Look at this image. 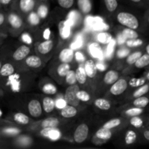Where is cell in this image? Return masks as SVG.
Instances as JSON below:
<instances>
[{"label":"cell","instance_id":"94428289","mask_svg":"<svg viewBox=\"0 0 149 149\" xmlns=\"http://www.w3.org/2000/svg\"><path fill=\"white\" fill-rule=\"evenodd\" d=\"M4 20H5V17H4V14L0 13V26H2L4 22Z\"/></svg>","mask_w":149,"mask_h":149},{"label":"cell","instance_id":"44dd1931","mask_svg":"<svg viewBox=\"0 0 149 149\" xmlns=\"http://www.w3.org/2000/svg\"><path fill=\"white\" fill-rule=\"evenodd\" d=\"M8 22L13 27L16 28V29L20 28L23 24L21 18L17 15L14 14V13H11L8 15Z\"/></svg>","mask_w":149,"mask_h":149},{"label":"cell","instance_id":"277c9868","mask_svg":"<svg viewBox=\"0 0 149 149\" xmlns=\"http://www.w3.org/2000/svg\"><path fill=\"white\" fill-rule=\"evenodd\" d=\"M89 133V128L85 124H81L79 125L76 129L74 135V141L77 143H81L87 139Z\"/></svg>","mask_w":149,"mask_h":149},{"label":"cell","instance_id":"9f6ffc18","mask_svg":"<svg viewBox=\"0 0 149 149\" xmlns=\"http://www.w3.org/2000/svg\"><path fill=\"white\" fill-rule=\"evenodd\" d=\"M96 67H97V69L100 70V71H105L106 69V66L105 64H103V63H98L96 64Z\"/></svg>","mask_w":149,"mask_h":149},{"label":"cell","instance_id":"836d02e7","mask_svg":"<svg viewBox=\"0 0 149 149\" xmlns=\"http://www.w3.org/2000/svg\"><path fill=\"white\" fill-rule=\"evenodd\" d=\"M109 12H114L118 7L117 0H103Z\"/></svg>","mask_w":149,"mask_h":149},{"label":"cell","instance_id":"ab89813d","mask_svg":"<svg viewBox=\"0 0 149 149\" xmlns=\"http://www.w3.org/2000/svg\"><path fill=\"white\" fill-rule=\"evenodd\" d=\"M141 55H142L141 52H135L134 53H132L131 55H128L127 58V63L130 65L134 64L136 62L137 60L141 56Z\"/></svg>","mask_w":149,"mask_h":149},{"label":"cell","instance_id":"4fadbf2b","mask_svg":"<svg viewBox=\"0 0 149 149\" xmlns=\"http://www.w3.org/2000/svg\"><path fill=\"white\" fill-rule=\"evenodd\" d=\"M35 4V0H18L19 7L23 13H29L31 11L34 7Z\"/></svg>","mask_w":149,"mask_h":149},{"label":"cell","instance_id":"e575fe53","mask_svg":"<svg viewBox=\"0 0 149 149\" xmlns=\"http://www.w3.org/2000/svg\"><path fill=\"white\" fill-rule=\"evenodd\" d=\"M137 135L134 131L130 130L127 132L126 135H125V143L127 145H130V144L133 143L135 141H136Z\"/></svg>","mask_w":149,"mask_h":149},{"label":"cell","instance_id":"2e32d148","mask_svg":"<svg viewBox=\"0 0 149 149\" xmlns=\"http://www.w3.org/2000/svg\"><path fill=\"white\" fill-rule=\"evenodd\" d=\"M119 73L113 70L109 71L104 77V82L106 84H112L117 79H119Z\"/></svg>","mask_w":149,"mask_h":149},{"label":"cell","instance_id":"7bdbcfd3","mask_svg":"<svg viewBox=\"0 0 149 149\" xmlns=\"http://www.w3.org/2000/svg\"><path fill=\"white\" fill-rule=\"evenodd\" d=\"M28 20H29L31 25H32V26H36V25H38L39 23L40 17H39V15L36 13L33 12V13H30V15H29Z\"/></svg>","mask_w":149,"mask_h":149},{"label":"cell","instance_id":"ee69618b","mask_svg":"<svg viewBox=\"0 0 149 149\" xmlns=\"http://www.w3.org/2000/svg\"><path fill=\"white\" fill-rule=\"evenodd\" d=\"M48 8L45 4H41L37 10V15L40 18H45L47 16Z\"/></svg>","mask_w":149,"mask_h":149},{"label":"cell","instance_id":"d6a6232c","mask_svg":"<svg viewBox=\"0 0 149 149\" xmlns=\"http://www.w3.org/2000/svg\"><path fill=\"white\" fill-rule=\"evenodd\" d=\"M70 68H71V67H70L69 64L66 63H62L57 69L58 75L61 76V77H65L68 71L70 70Z\"/></svg>","mask_w":149,"mask_h":149},{"label":"cell","instance_id":"e7e4bbea","mask_svg":"<svg viewBox=\"0 0 149 149\" xmlns=\"http://www.w3.org/2000/svg\"><path fill=\"white\" fill-rule=\"evenodd\" d=\"M146 53L149 54V45H148L146 46Z\"/></svg>","mask_w":149,"mask_h":149},{"label":"cell","instance_id":"ac0fdd59","mask_svg":"<svg viewBox=\"0 0 149 149\" xmlns=\"http://www.w3.org/2000/svg\"><path fill=\"white\" fill-rule=\"evenodd\" d=\"M15 68L11 63H4V65H1L0 68V76L1 77H10V75L14 73Z\"/></svg>","mask_w":149,"mask_h":149},{"label":"cell","instance_id":"d590c367","mask_svg":"<svg viewBox=\"0 0 149 149\" xmlns=\"http://www.w3.org/2000/svg\"><path fill=\"white\" fill-rule=\"evenodd\" d=\"M65 77V81H66L67 84H68L69 85H71V84H75L76 82H77L75 71H74L69 70Z\"/></svg>","mask_w":149,"mask_h":149},{"label":"cell","instance_id":"5bb4252c","mask_svg":"<svg viewBox=\"0 0 149 149\" xmlns=\"http://www.w3.org/2000/svg\"><path fill=\"white\" fill-rule=\"evenodd\" d=\"M77 110L75 108V106H71V105H68L63 108L61 109V116H63L64 118H71L74 117L77 115Z\"/></svg>","mask_w":149,"mask_h":149},{"label":"cell","instance_id":"9c48e42d","mask_svg":"<svg viewBox=\"0 0 149 149\" xmlns=\"http://www.w3.org/2000/svg\"><path fill=\"white\" fill-rule=\"evenodd\" d=\"M89 52L90 55L95 58H97L99 60H103L104 58L103 50L101 47L97 43H92L89 45Z\"/></svg>","mask_w":149,"mask_h":149},{"label":"cell","instance_id":"4316f807","mask_svg":"<svg viewBox=\"0 0 149 149\" xmlns=\"http://www.w3.org/2000/svg\"><path fill=\"white\" fill-rule=\"evenodd\" d=\"M95 105L101 110H109L111 108V103L109 100L104 98H97L95 100Z\"/></svg>","mask_w":149,"mask_h":149},{"label":"cell","instance_id":"52a82bcc","mask_svg":"<svg viewBox=\"0 0 149 149\" xmlns=\"http://www.w3.org/2000/svg\"><path fill=\"white\" fill-rule=\"evenodd\" d=\"M41 134L44 137L49 138L52 141H58L61 136V132L56 127L43 128V130L41 131Z\"/></svg>","mask_w":149,"mask_h":149},{"label":"cell","instance_id":"5b68a950","mask_svg":"<svg viewBox=\"0 0 149 149\" xmlns=\"http://www.w3.org/2000/svg\"><path fill=\"white\" fill-rule=\"evenodd\" d=\"M110 89V92L113 95H119L122 94L127 88V82L125 79H117L114 83H113Z\"/></svg>","mask_w":149,"mask_h":149},{"label":"cell","instance_id":"6f0895ef","mask_svg":"<svg viewBox=\"0 0 149 149\" xmlns=\"http://www.w3.org/2000/svg\"><path fill=\"white\" fill-rule=\"evenodd\" d=\"M117 39H118V42H119V45H122V44L125 43V42H126V38H125L122 34L119 35V36H118Z\"/></svg>","mask_w":149,"mask_h":149},{"label":"cell","instance_id":"484cf974","mask_svg":"<svg viewBox=\"0 0 149 149\" xmlns=\"http://www.w3.org/2000/svg\"><path fill=\"white\" fill-rule=\"evenodd\" d=\"M58 125H59V121L58 119L54 117L47 118L42 122V127L43 128L57 127Z\"/></svg>","mask_w":149,"mask_h":149},{"label":"cell","instance_id":"30bf717a","mask_svg":"<svg viewBox=\"0 0 149 149\" xmlns=\"http://www.w3.org/2000/svg\"><path fill=\"white\" fill-rule=\"evenodd\" d=\"M84 69L85 71L87 77L94 78L97 74V67L93 60H88L85 62Z\"/></svg>","mask_w":149,"mask_h":149},{"label":"cell","instance_id":"7dc6e473","mask_svg":"<svg viewBox=\"0 0 149 149\" xmlns=\"http://www.w3.org/2000/svg\"><path fill=\"white\" fill-rule=\"evenodd\" d=\"M143 41L141 39H128V41H127L126 44L128 47H136L141 46L143 45Z\"/></svg>","mask_w":149,"mask_h":149},{"label":"cell","instance_id":"6da1fadb","mask_svg":"<svg viewBox=\"0 0 149 149\" xmlns=\"http://www.w3.org/2000/svg\"><path fill=\"white\" fill-rule=\"evenodd\" d=\"M117 20L119 23L130 29H136L139 26V22L137 17L129 13H119L117 15Z\"/></svg>","mask_w":149,"mask_h":149},{"label":"cell","instance_id":"003e7915","mask_svg":"<svg viewBox=\"0 0 149 149\" xmlns=\"http://www.w3.org/2000/svg\"><path fill=\"white\" fill-rule=\"evenodd\" d=\"M1 116V111H0V116Z\"/></svg>","mask_w":149,"mask_h":149},{"label":"cell","instance_id":"91938a15","mask_svg":"<svg viewBox=\"0 0 149 149\" xmlns=\"http://www.w3.org/2000/svg\"><path fill=\"white\" fill-rule=\"evenodd\" d=\"M13 0H0V5L7 6L12 2Z\"/></svg>","mask_w":149,"mask_h":149},{"label":"cell","instance_id":"83f0119b","mask_svg":"<svg viewBox=\"0 0 149 149\" xmlns=\"http://www.w3.org/2000/svg\"><path fill=\"white\" fill-rule=\"evenodd\" d=\"M112 39L113 37H112L111 34L106 31L100 32L97 36V41L102 44H109Z\"/></svg>","mask_w":149,"mask_h":149},{"label":"cell","instance_id":"bcb514c9","mask_svg":"<svg viewBox=\"0 0 149 149\" xmlns=\"http://www.w3.org/2000/svg\"><path fill=\"white\" fill-rule=\"evenodd\" d=\"M115 47H116V40L112 39L111 41L108 45L107 49H106V55H107L108 57L110 58V57L112 56L113 52H114Z\"/></svg>","mask_w":149,"mask_h":149},{"label":"cell","instance_id":"816d5d0a","mask_svg":"<svg viewBox=\"0 0 149 149\" xmlns=\"http://www.w3.org/2000/svg\"><path fill=\"white\" fill-rule=\"evenodd\" d=\"M130 54V50L128 49H119L117 52V56L119 58H124L128 56Z\"/></svg>","mask_w":149,"mask_h":149},{"label":"cell","instance_id":"3957f363","mask_svg":"<svg viewBox=\"0 0 149 149\" xmlns=\"http://www.w3.org/2000/svg\"><path fill=\"white\" fill-rule=\"evenodd\" d=\"M86 24L94 31H106L109 29V26L104 23L103 19L100 17L87 16L86 17Z\"/></svg>","mask_w":149,"mask_h":149},{"label":"cell","instance_id":"03108f58","mask_svg":"<svg viewBox=\"0 0 149 149\" xmlns=\"http://www.w3.org/2000/svg\"><path fill=\"white\" fill-rule=\"evenodd\" d=\"M1 63L0 62V68H1Z\"/></svg>","mask_w":149,"mask_h":149},{"label":"cell","instance_id":"8992f818","mask_svg":"<svg viewBox=\"0 0 149 149\" xmlns=\"http://www.w3.org/2000/svg\"><path fill=\"white\" fill-rule=\"evenodd\" d=\"M28 110H29V113L33 117L40 116L42 112V108L40 102L37 100H31L28 105Z\"/></svg>","mask_w":149,"mask_h":149},{"label":"cell","instance_id":"c3c4849f","mask_svg":"<svg viewBox=\"0 0 149 149\" xmlns=\"http://www.w3.org/2000/svg\"><path fill=\"white\" fill-rule=\"evenodd\" d=\"M58 3L64 9H69L74 5V0H58Z\"/></svg>","mask_w":149,"mask_h":149},{"label":"cell","instance_id":"f907efd6","mask_svg":"<svg viewBox=\"0 0 149 149\" xmlns=\"http://www.w3.org/2000/svg\"><path fill=\"white\" fill-rule=\"evenodd\" d=\"M55 104L58 109H62L63 108L66 106L67 103L64 98H59L56 100V102H55Z\"/></svg>","mask_w":149,"mask_h":149},{"label":"cell","instance_id":"1f68e13d","mask_svg":"<svg viewBox=\"0 0 149 149\" xmlns=\"http://www.w3.org/2000/svg\"><path fill=\"white\" fill-rule=\"evenodd\" d=\"M149 86L148 84H144L143 85L139 87V88L138 90H135L133 93V97H135V98L138 97H141V96H143L144 95L146 94L148 92Z\"/></svg>","mask_w":149,"mask_h":149},{"label":"cell","instance_id":"8fae6325","mask_svg":"<svg viewBox=\"0 0 149 149\" xmlns=\"http://www.w3.org/2000/svg\"><path fill=\"white\" fill-rule=\"evenodd\" d=\"M74 55L73 49H70V48H65V49H63L60 52L59 59L62 63H69L74 59Z\"/></svg>","mask_w":149,"mask_h":149},{"label":"cell","instance_id":"4dcf8cb0","mask_svg":"<svg viewBox=\"0 0 149 149\" xmlns=\"http://www.w3.org/2000/svg\"><path fill=\"white\" fill-rule=\"evenodd\" d=\"M149 100L148 97H136L135 100L133 102V105L135 106V107L138 108H144L148 104Z\"/></svg>","mask_w":149,"mask_h":149},{"label":"cell","instance_id":"7402d4cb","mask_svg":"<svg viewBox=\"0 0 149 149\" xmlns=\"http://www.w3.org/2000/svg\"><path fill=\"white\" fill-rule=\"evenodd\" d=\"M43 109L47 113H50L54 110L55 107V101L52 98L49 97H46L43 99Z\"/></svg>","mask_w":149,"mask_h":149},{"label":"cell","instance_id":"be15d7a7","mask_svg":"<svg viewBox=\"0 0 149 149\" xmlns=\"http://www.w3.org/2000/svg\"><path fill=\"white\" fill-rule=\"evenodd\" d=\"M130 1H132L134 3H140L141 1H142V0H130Z\"/></svg>","mask_w":149,"mask_h":149},{"label":"cell","instance_id":"ba28073f","mask_svg":"<svg viewBox=\"0 0 149 149\" xmlns=\"http://www.w3.org/2000/svg\"><path fill=\"white\" fill-rule=\"evenodd\" d=\"M29 52H30V48L26 45H22L15 51L13 53V58L15 61H21L28 56Z\"/></svg>","mask_w":149,"mask_h":149},{"label":"cell","instance_id":"603a6c76","mask_svg":"<svg viewBox=\"0 0 149 149\" xmlns=\"http://www.w3.org/2000/svg\"><path fill=\"white\" fill-rule=\"evenodd\" d=\"M135 65L136 68H141L147 66L149 64V54H144L141 55V56L138 58L135 63Z\"/></svg>","mask_w":149,"mask_h":149},{"label":"cell","instance_id":"680465c9","mask_svg":"<svg viewBox=\"0 0 149 149\" xmlns=\"http://www.w3.org/2000/svg\"><path fill=\"white\" fill-rule=\"evenodd\" d=\"M50 30H49V29H47L45 31V32H44V38H45V39H49V36H50Z\"/></svg>","mask_w":149,"mask_h":149},{"label":"cell","instance_id":"9a60e30c","mask_svg":"<svg viewBox=\"0 0 149 149\" xmlns=\"http://www.w3.org/2000/svg\"><path fill=\"white\" fill-rule=\"evenodd\" d=\"M53 47V42L52 40L46 39V41L42 42L38 46V51L41 54H47L50 52Z\"/></svg>","mask_w":149,"mask_h":149},{"label":"cell","instance_id":"f1b7e54d","mask_svg":"<svg viewBox=\"0 0 149 149\" xmlns=\"http://www.w3.org/2000/svg\"><path fill=\"white\" fill-rule=\"evenodd\" d=\"M122 35L126 38V39H133L138 38V33L135 31V29L127 28L122 31Z\"/></svg>","mask_w":149,"mask_h":149},{"label":"cell","instance_id":"8d00e7d4","mask_svg":"<svg viewBox=\"0 0 149 149\" xmlns=\"http://www.w3.org/2000/svg\"><path fill=\"white\" fill-rule=\"evenodd\" d=\"M44 93L47 95H54L57 93V87L52 84H47L42 87Z\"/></svg>","mask_w":149,"mask_h":149},{"label":"cell","instance_id":"7a4b0ae2","mask_svg":"<svg viewBox=\"0 0 149 149\" xmlns=\"http://www.w3.org/2000/svg\"><path fill=\"white\" fill-rule=\"evenodd\" d=\"M79 90V86L76 84H71L65 90L64 99L68 105L73 106H77L79 103V100L77 96V92Z\"/></svg>","mask_w":149,"mask_h":149},{"label":"cell","instance_id":"ffe728a7","mask_svg":"<svg viewBox=\"0 0 149 149\" xmlns=\"http://www.w3.org/2000/svg\"><path fill=\"white\" fill-rule=\"evenodd\" d=\"M79 8L82 13H89L92 10L91 0H77Z\"/></svg>","mask_w":149,"mask_h":149},{"label":"cell","instance_id":"7c38bea8","mask_svg":"<svg viewBox=\"0 0 149 149\" xmlns=\"http://www.w3.org/2000/svg\"><path fill=\"white\" fill-rule=\"evenodd\" d=\"M71 26L67 20H63L59 23L60 35L63 39H67L71 34Z\"/></svg>","mask_w":149,"mask_h":149},{"label":"cell","instance_id":"6125c7cd","mask_svg":"<svg viewBox=\"0 0 149 149\" xmlns=\"http://www.w3.org/2000/svg\"><path fill=\"white\" fill-rule=\"evenodd\" d=\"M144 136H145L146 139L147 141H148L149 140V131L148 130L145 131V132H144Z\"/></svg>","mask_w":149,"mask_h":149},{"label":"cell","instance_id":"f5cc1de1","mask_svg":"<svg viewBox=\"0 0 149 149\" xmlns=\"http://www.w3.org/2000/svg\"><path fill=\"white\" fill-rule=\"evenodd\" d=\"M21 39L23 42H24L25 43L29 44V45H31L32 43V39L30 36V35L27 33H24L22 34Z\"/></svg>","mask_w":149,"mask_h":149},{"label":"cell","instance_id":"cb8c5ba5","mask_svg":"<svg viewBox=\"0 0 149 149\" xmlns=\"http://www.w3.org/2000/svg\"><path fill=\"white\" fill-rule=\"evenodd\" d=\"M79 15V13L77 10H72V11H71L68 13L66 20L69 23V24L71 25V27L75 26V25L78 23L80 17Z\"/></svg>","mask_w":149,"mask_h":149},{"label":"cell","instance_id":"b9f144b4","mask_svg":"<svg viewBox=\"0 0 149 149\" xmlns=\"http://www.w3.org/2000/svg\"><path fill=\"white\" fill-rule=\"evenodd\" d=\"M77 96L79 100L83 102H87L90 100V96L89 93L84 90H79L77 93Z\"/></svg>","mask_w":149,"mask_h":149},{"label":"cell","instance_id":"681fc988","mask_svg":"<svg viewBox=\"0 0 149 149\" xmlns=\"http://www.w3.org/2000/svg\"><path fill=\"white\" fill-rule=\"evenodd\" d=\"M130 124L133 127L136 128H140L143 126V122L142 119L140 117H138V116H135L130 119Z\"/></svg>","mask_w":149,"mask_h":149},{"label":"cell","instance_id":"f6af8a7d","mask_svg":"<svg viewBox=\"0 0 149 149\" xmlns=\"http://www.w3.org/2000/svg\"><path fill=\"white\" fill-rule=\"evenodd\" d=\"M143 113V109L141 108L135 107V108H131L128 110L126 111V114L128 116H139L140 114Z\"/></svg>","mask_w":149,"mask_h":149},{"label":"cell","instance_id":"f35d334b","mask_svg":"<svg viewBox=\"0 0 149 149\" xmlns=\"http://www.w3.org/2000/svg\"><path fill=\"white\" fill-rule=\"evenodd\" d=\"M121 124V120L119 119H113L109 121V122H106L104 125H103V127L107 128V129H112V128L116 127L119 126Z\"/></svg>","mask_w":149,"mask_h":149},{"label":"cell","instance_id":"11a10c76","mask_svg":"<svg viewBox=\"0 0 149 149\" xmlns=\"http://www.w3.org/2000/svg\"><path fill=\"white\" fill-rule=\"evenodd\" d=\"M74 56H75L76 60H77L78 62L82 63L85 61V58H84V55H83L81 52H79V51L76 52L75 54H74Z\"/></svg>","mask_w":149,"mask_h":149},{"label":"cell","instance_id":"d6986e66","mask_svg":"<svg viewBox=\"0 0 149 149\" xmlns=\"http://www.w3.org/2000/svg\"><path fill=\"white\" fill-rule=\"evenodd\" d=\"M75 75L77 81H78L79 84H83L87 81V76L83 67H78V68L75 71Z\"/></svg>","mask_w":149,"mask_h":149},{"label":"cell","instance_id":"74e56055","mask_svg":"<svg viewBox=\"0 0 149 149\" xmlns=\"http://www.w3.org/2000/svg\"><path fill=\"white\" fill-rule=\"evenodd\" d=\"M146 83L143 78H132L130 80V86L132 87H139Z\"/></svg>","mask_w":149,"mask_h":149},{"label":"cell","instance_id":"d4e9b609","mask_svg":"<svg viewBox=\"0 0 149 149\" xmlns=\"http://www.w3.org/2000/svg\"><path fill=\"white\" fill-rule=\"evenodd\" d=\"M112 136V133L111 130L107 128H101L96 132V137L101 140H109Z\"/></svg>","mask_w":149,"mask_h":149},{"label":"cell","instance_id":"60d3db41","mask_svg":"<svg viewBox=\"0 0 149 149\" xmlns=\"http://www.w3.org/2000/svg\"><path fill=\"white\" fill-rule=\"evenodd\" d=\"M83 45V37L81 35H78L73 42L71 45V49H77L81 47Z\"/></svg>","mask_w":149,"mask_h":149},{"label":"cell","instance_id":"f546056e","mask_svg":"<svg viewBox=\"0 0 149 149\" xmlns=\"http://www.w3.org/2000/svg\"><path fill=\"white\" fill-rule=\"evenodd\" d=\"M14 120L20 125H27L29 122V116L25 115L24 113H17L14 115Z\"/></svg>","mask_w":149,"mask_h":149},{"label":"cell","instance_id":"db71d44e","mask_svg":"<svg viewBox=\"0 0 149 149\" xmlns=\"http://www.w3.org/2000/svg\"><path fill=\"white\" fill-rule=\"evenodd\" d=\"M3 132L6 134H9V135H16L20 132V130L15 128H6L3 130Z\"/></svg>","mask_w":149,"mask_h":149},{"label":"cell","instance_id":"e0dca14e","mask_svg":"<svg viewBox=\"0 0 149 149\" xmlns=\"http://www.w3.org/2000/svg\"><path fill=\"white\" fill-rule=\"evenodd\" d=\"M26 63L31 68H39L42 65V61L36 55H31L26 59Z\"/></svg>","mask_w":149,"mask_h":149}]
</instances>
